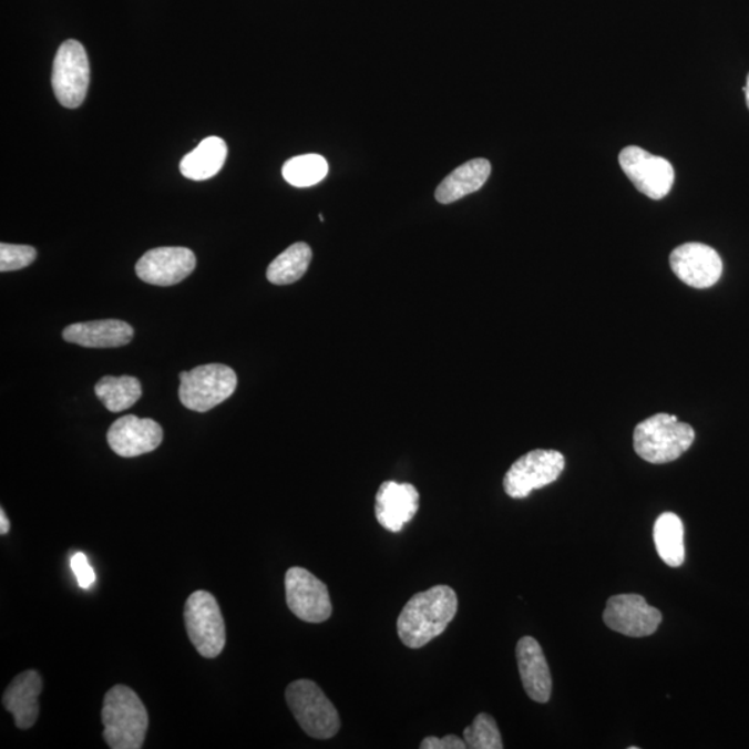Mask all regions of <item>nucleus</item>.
<instances>
[{
	"instance_id": "f257e3e1",
	"label": "nucleus",
	"mask_w": 749,
	"mask_h": 749,
	"mask_svg": "<svg viewBox=\"0 0 749 749\" xmlns=\"http://www.w3.org/2000/svg\"><path fill=\"white\" fill-rule=\"evenodd\" d=\"M459 609V598L449 586H434L418 593L404 605L398 619L400 640L409 648H421L448 629Z\"/></svg>"
},
{
	"instance_id": "f03ea898",
	"label": "nucleus",
	"mask_w": 749,
	"mask_h": 749,
	"mask_svg": "<svg viewBox=\"0 0 749 749\" xmlns=\"http://www.w3.org/2000/svg\"><path fill=\"white\" fill-rule=\"evenodd\" d=\"M103 738L112 749H141L145 742L148 715L132 688L114 686L103 699Z\"/></svg>"
},
{
	"instance_id": "7ed1b4c3",
	"label": "nucleus",
	"mask_w": 749,
	"mask_h": 749,
	"mask_svg": "<svg viewBox=\"0 0 749 749\" xmlns=\"http://www.w3.org/2000/svg\"><path fill=\"white\" fill-rule=\"evenodd\" d=\"M696 432L677 417L657 414L638 423L633 445L638 456L649 464H668L691 448Z\"/></svg>"
},
{
	"instance_id": "20e7f679",
	"label": "nucleus",
	"mask_w": 749,
	"mask_h": 749,
	"mask_svg": "<svg viewBox=\"0 0 749 749\" xmlns=\"http://www.w3.org/2000/svg\"><path fill=\"white\" fill-rule=\"evenodd\" d=\"M286 702L302 730L317 740H329L340 730V718L335 705L311 680H296L286 688Z\"/></svg>"
},
{
	"instance_id": "39448f33",
	"label": "nucleus",
	"mask_w": 749,
	"mask_h": 749,
	"mask_svg": "<svg viewBox=\"0 0 749 749\" xmlns=\"http://www.w3.org/2000/svg\"><path fill=\"white\" fill-rule=\"evenodd\" d=\"M179 400L187 410L206 412L234 394L238 377L224 363H207L189 372H181Z\"/></svg>"
},
{
	"instance_id": "423d86ee",
	"label": "nucleus",
	"mask_w": 749,
	"mask_h": 749,
	"mask_svg": "<svg viewBox=\"0 0 749 749\" xmlns=\"http://www.w3.org/2000/svg\"><path fill=\"white\" fill-rule=\"evenodd\" d=\"M187 636L202 657L213 659L223 653L227 630L222 609L213 594L197 591L185 604Z\"/></svg>"
},
{
	"instance_id": "0eeeda50",
	"label": "nucleus",
	"mask_w": 749,
	"mask_h": 749,
	"mask_svg": "<svg viewBox=\"0 0 749 749\" xmlns=\"http://www.w3.org/2000/svg\"><path fill=\"white\" fill-rule=\"evenodd\" d=\"M91 69L85 48L69 40L59 48L53 62L52 86L62 106L80 107L90 86Z\"/></svg>"
},
{
	"instance_id": "6e6552de",
	"label": "nucleus",
	"mask_w": 749,
	"mask_h": 749,
	"mask_svg": "<svg viewBox=\"0 0 749 749\" xmlns=\"http://www.w3.org/2000/svg\"><path fill=\"white\" fill-rule=\"evenodd\" d=\"M565 470V456L555 450H533L514 462L504 476L511 499H525L533 490L554 483Z\"/></svg>"
},
{
	"instance_id": "1a4fd4ad",
	"label": "nucleus",
	"mask_w": 749,
	"mask_h": 749,
	"mask_svg": "<svg viewBox=\"0 0 749 749\" xmlns=\"http://www.w3.org/2000/svg\"><path fill=\"white\" fill-rule=\"evenodd\" d=\"M619 164L637 191L649 199H664L674 186V165L668 160L654 156L642 147H625L619 154Z\"/></svg>"
},
{
	"instance_id": "9d476101",
	"label": "nucleus",
	"mask_w": 749,
	"mask_h": 749,
	"mask_svg": "<svg viewBox=\"0 0 749 749\" xmlns=\"http://www.w3.org/2000/svg\"><path fill=\"white\" fill-rule=\"evenodd\" d=\"M286 603L297 618L308 624H322L332 615L327 585L311 572L294 566L285 576Z\"/></svg>"
},
{
	"instance_id": "9b49d317",
	"label": "nucleus",
	"mask_w": 749,
	"mask_h": 749,
	"mask_svg": "<svg viewBox=\"0 0 749 749\" xmlns=\"http://www.w3.org/2000/svg\"><path fill=\"white\" fill-rule=\"evenodd\" d=\"M603 619L611 630L629 637H647L657 632L663 614L637 594H619L611 597Z\"/></svg>"
},
{
	"instance_id": "f8f14e48",
	"label": "nucleus",
	"mask_w": 749,
	"mask_h": 749,
	"mask_svg": "<svg viewBox=\"0 0 749 749\" xmlns=\"http://www.w3.org/2000/svg\"><path fill=\"white\" fill-rule=\"evenodd\" d=\"M195 268V253L186 247H157L136 263V275L146 284L173 286L189 277Z\"/></svg>"
},
{
	"instance_id": "ddd939ff",
	"label": "nucleus",
	"mask_w": 749,
	"mask_h": 749,
	"mask_svg": "<svg viewBox=\"0 0 749 749\" xmlns=\"http://www.w3.org/2000/svg\"><path fill=\"white\" fill-rule=\"evenodd\" d=\"M670 267L681 283L696 289L710 288L724 273L719 253L704 244L676 247L670 255Z\"/></svg>"
},
{
	"instance_id": "4468645a",
	"label": "nucleus",
	"mask_w": 749,
	"mask_h": 749,
	"mask_svg": "<svg viewBox=\"0 0 749 749\" xmlns=\"http://www.w3.org/2000/svg\"><path fill=\"white\" fill-rule=\"evenodd\" d=\"M110 449L124 459L152 453L163 442V429L151 418L126 415L115 421L107 432Z\"/></svg>"
},
{
	"instance_id": "2eb2a0df",
	"label": "nucleus",
	"mask_w": 749,
	"mask_h": 749,
	"mask_svg": "<svg viewBox=\"0 0 749 749\" xmlns=\"http://www.w3.org/2000/svg\"><path fill=\"white\" fill-rule=\"evenodd\" d=\"M420 510V493L410 483L388 481L381 484L374 504V515L379 525L392 533L403 527Z\"/></svg>"
},
{
	"instance_id": "dca6fc26",
	"label": "nucleus",
	"mask_w": 749,
	"mask_h": 749,
	"mask_svg": "<svg viewBox=\"0 0 749 749\" xmlns=\"http://www.w3.org/2000/svg\"><path fill=\"white\" fill-rule=\"evenodd\" d=\"M517 669L523 688L533 701L548 702L553 679L542 647L533 637H522L516 644Z\"/></svg>"
},
{
	"instance_id": "f3484780",
	"label": "nucleus",
	"mask_w": 749,
	"mask_h": 749,
	"mask_svg": "<svg viewBox=\"0 0 749 749\" xmlns=\"http://www.w3.org/2000/svg\"><path fill=\"white\" fill-rule=\"evenodd\" d=\"M42 677L37 670H27L16 676L2 697L8 712L14 716V724L21 730H29L40 716Z\"/></svg>"
},
{
	"instance_id": "a211bd4d",
	"label": "nucleus",
	"mask_w": 749,
	"mask_h": 749,
	"mask_svg": "<svg viewBox=\"0 0 749 749\" xmlns=\"http://www.w3.org/2000/svg\"><path fill=\"white\" fill-rule=\"evenodd\" d=\"M63 338L69 343L82 347L112 349L129 345L134 338V328L120 319H102L70 325L63 330Z\"/></svg>"
},
{
	"instance_id": "6ab92c4d",
	"label": "nucleus",
	"mask_w": 749,
	"mask_h": 749,
	"mask_svg": "<svg viewBox=\"0 0 749 749\" xmlns=\"http://www.w3.org/2000/svg\"><path fill=\"white\" fill-rule=\"evenodd\" d=\"M490 173L492 164L486 158L470 160L445 176L434 196L442 205H450L481 189L486 184Z\"/></svg>"
},
{
	"instance_id": "aec40b11",
	"label": "nucleus",
	"mask_w": 749,
	"mask_h": 749,
	"mask_svg": "<svg viewBox=\"0 0 749 749\" xmlns=\"http://www.w3.org/2000/svg\"><path fill=\"white\" fill-rule=\"evenodd\" d=\"M228 156V146L222 137L211 136L182 158L181 174L187 179L206 181L217 175Z\"/></svg>"
},
{
	"instance_id": "412c9836",
	"label": "nucleus",
	"mask_w": 749,
	"mask_h": 749,
	"mask_svg": "<svg viewBox=\"0 0 749 749\" xmlns=\"http://www.w3.org/2000/svg\"><path fill=\"white\" fill-rule=\"evenodd\" d=\"M654 543L666 565L671 568L683 565L686 560L685 526L674 512H665L655 522Z\"/></svg>"
},
{
	"instance_id": "4be33fe9",
	"label": "nucleus",
	"mask_w": 749,
	"mask_h": 749,
	"mask_svg": "<svg viewBox=\"0 0 749 749\" xmlns=\"http://www.w3.org/2000/svg\"><path fill=\"white\" fill-rule=\"evenodd\" d=\"M312 258L311 247L307 244L291 245L269 264L267 278L274 285H290L297 283L310 267Z\"/></svg>"
},
{
	"instance_id": "5701e85b",
	"label": "nucleus",
	"mask_w": 749,
	"mask_h": 749,
	"mask_svg": "<svg viewBox=\"0 0 749 749\" xmlns=\"http://www.w3.org/2000/svg\"><path fill=\"white\" fill-rule=\"evenodd\" d=\"M95 393L110 412L131 409L141 399V382L134 377H104L96 383Z\"/></svg>"
},
{
	"instance_id": "b1692460",
	"label": "nucleus",
	"mask_w": 749,
	"mask_h": 749,
	"mask_svg": "<svg viewBox=\"0 0 749 749\" xmlns=\"http://www.w3.org/2000/svg\"><path fill=\"white\" fill-rule=\"evenodd\" d=\"M328 171L327 160L319 154H302L285 163L283 175L291 186L308 187L325 179Z\"/></svg>"
},
{
	"instance_id": "393cba45",
	"label": "nucleus",
	"mask_w": 749,
	"mask_h": 749,
	"mask_svg": "<svg viewBox=\"0 0 749 749\" xmlns=\"http://www.w3.org/2000/svg\"><path fill=\"white\" fill-rule=\"evenodd\" d=\"M464 740L468 748L472 749L504 748L497 724L488 714H479L472 725L466 727Z\"/></svg>"
},
{
	"instance_id": "a878e982",
	"label": "nucleus",
	"mask_w": 749,
	"mask_h": 749,
	"mask_svg": "<svg viewBox=\"0 0 749 749\" xmlns=\"http://www.w3.org/2000/svg\"><path fill=\"white\" fill-rule=\"evenodd\" d=\"M37 250L32 246L0 245V271H19L35 261Z\"/></svg>"
},
{
	"instance_id": "bb28decb",
	"label": "nucleus",
	"mask_w": 749,
	"mask_h": 749,
	"mask_svg": "<svg viewBox=\"0 0 749 749\" xmlns=\"http://www.w3.org/2000/svg\"><path fill=\"white\" fill-rule=\"evenodd\" d=\"M71 570H73L80 587L84 588V591L91 588L96 581L95 572H93L85 554L76 553L73 558H71Z\"/></svg>"
},
{
	"instance_id": "cd10ccee",
	"label": "nucleus",
	"mask_w": 749,
	"mask_h": 749,
	"mask_svg": "<svg viewBox=\"0 0 749 749\" xmlns=\"http://www.w3.org/2000/svg\"><path fill=\"white\" fill-rule=\"evenodd\" d=\"M468 748L465 740L454 735H449L443 738L427 737L421 742V749H465Z\"/></svg>"
},
{
	"instance_id": "c85d7f7f",
	"label": "nucleus",
	"mask_w": 749,
	"mask_h": 749,
	"mask_svg": "<svg viewBox=\"0 0 749 749\" xmlns=\"http://www.w3.org/2000/svg\"><path fill=\"white\" fill-rule=\"evenodd\" d=\"M10 531V522L8 520L7 514H4L3 510H0V534H8Z\"/></svg>"
},
{
	"instance_id": "c756f323",
	"label": "nucleus",
	"mask_w": 749,
	"mask_h": 749,
	"mask_svg": "<svg viewBox=\"0 0 749 749\" xmlns=\"http://www.w3.org/2000/svg\"><path fill=\"white\" fill-rule=\"evenodd\" d=\"M743 92H746V101H747V106L749 109V74L747 76V85L743 88Z\"/></svg>"
}]
</instances>
